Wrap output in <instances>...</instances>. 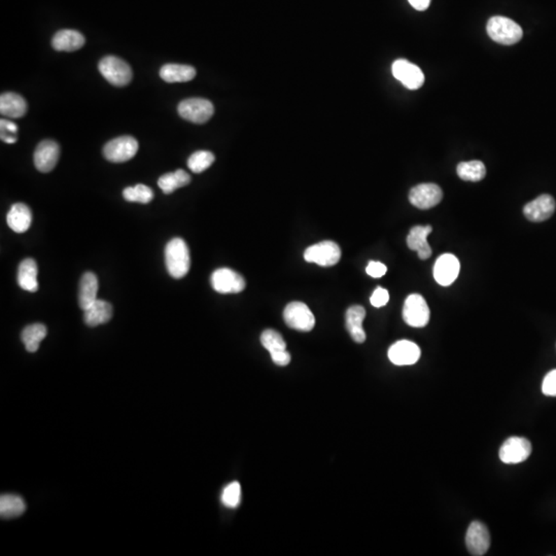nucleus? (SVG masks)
Segmentation results:
<instances>
[{
	"label": "nucleus",
	"instance_id": "34",
	"mask_svg": "<svg viewBox=\"0 0 556 556\" xmlns=\"http://www.w3.org/2000/svg\"><path fill=\"white\" fill-rule=\"evenodd\" d=\"M240 499H241V486L239 482H232L223 490L222 503L226 507L235 509L239 506Z\"/></svg>",
	"mask_w": 556,
	"mask_h": 556
},
{
	"label": "nucleus",
	"instance_id": "12",
	"mask_svg": "<svg viewBox=\"0 0 556 556\" xmlns=\"http://www.w3.org/2000/svg\"><path fill=\"white\" fill-rule=\"evenodd\" d=\"M393 77L409 90H417L425 83V75L417 65L405 59L396 60L391 66Z\"/></svg>",
	"mask_w": 556,
	"mask_h": 556
},
{
	"label": "nucleus",
	"instance_id": "38",
	"mask_svg": "<svg viewBox=\"0 0 556 556\" xmlns=\"http://www.w3.org/2000/svg\"><path fill=\"white\" fill-rule=\"evenodd\" d=\"M386 266L380 263V262L371 261L368 264L367 268H366V272H367L368 276L374 278H382L386 273Z\"/></svg>",
	"mask_w": 556,
	"mask_h": 556
},
{
	"label": "nucleus",
	"instance_id": "7",
	"mask_svg": "<svg viewBox=\"0 0 556 556\" xmlns=\"http://www.w3.org/2000/svg\"><path fill=\"white\" fill-rule=\"evenodd\" d=\"M283 319L290 328L301 332H309L315 328V315L305 303H290L283 311Z\"/></svg>",
	"mask_w": 556,
	"mask_h": 556
},
{
	"label": "nucleus",
	"instance_id": "28",
	"mask_svg": "<svg viewBox=\"0 0 556 556\" xmlns=\"http://www.w3.org/2000/svg\"><path fill=\"white\" fill-rule=\"evenodd\" d=\"M191 181V176L189 173L183 170H177L172 173H166L162 175L158 181V186L163 191L164 194H172L175 190L189 185Z\"/></svg>",
	"mask_w": 556,
	"mask_h": 556
},
{
	"label": "nucleus",
	"instance_id": "3",
	"mask_svg": "<svg viewBox=\"0 0 556 556\" xmlns=\"http://www.w3.org/2000/svg\"><path fill=\"white\" fill-rule=\"evenodd\" d=\"M98 69L108 83L116 87L128 85L133 77L130 65L114 56L103 58L99 62Z\"/></svg>",
	"mask_w": 556,
	"mask_h": 556
},
{
	"label": "nucleus",
	"instance_id": "18",
	"mask_svg": "<svg viewBox=\"0 0 556 556\" xmlns=\"http://www.w3.org/2000/svg\"><path fill=\"white\" fill-rule=\"evenodd\" d=\"M432 226H415L411 228L407 237V246L415 250L419 259L427 260L432 256V248L428 243V236L432 233Z\"/></svg>",
	"mask_w": 556,
	"mask_h": 556
},
{
	"label": "nucleus",
	"instance_id": "6",
	"mask_svg": "<svg viewBox=\"0 0 556 556\" xmlns=\"http://www.w3.org/2000/svg\"><path fill=\"white\" fill-rule=\"evenodd\" d=\"M179 114L181 118L195 124H204L213 116V103L207 99L189 98L179 103Z\"/></svg>",
	"mask_w": 556,
	"mask_h": 556
},
{
	"label": "nucleus",
	"instance_id": "9",
	"mask_svg": "<svg viewBox=\"0 0 556 556\" xmlns=\"http://www.w3.org/2000/svg\"><path fill=\"white\" fill-rule=\"evenodd\" d=\"M532 444L523 437H510L499 449V460L507 465L520 464L529 458Z\"/></svg>",
	"mask_w": 556,
	"mask_h": 556
},
{
	"label": "nucleus",
	"instance_id": "20",
	"mask_svg": "<svg viewBox=\"0 0 556 556\" xmlns=\"http://www.w3.org/2000/svg\"><path fill=\"white\" fill-rule=\"evenodd\" d=\"M366 317L364 307L354 305L346 311V328L354 343H364L366 333L363 329V322Z\"/></svg>",
	"mask_w": 556,
	"mask_h": 556
},
{
	"label": "nucleus",
	"instance_id": "10",
	"mask_svg": "<svg viewBox=\"0 0 556 556\" xmlns=\"http://www.w3.org/2000/svg\"><path fill=\"white\" fill-rule=\"evenodd\" d=\"M443 198V192L436 183H421L409 193V201L419 209H430L438 205Z\"/></svg>",
	"mask_w": 556,
	"mask_h": 556
},
{
	"label": "nucleus",
	"instance_id": "21",
	"mask_svg": "<svg viewBox=\"0 0 556 556\" xmlns=\"http://www.w3.org/2000/svg\"><path fill=\"white\" fill-rule=\"evenodd\" d=\"M6 222L14 232H26L31 226V211L24 203H16L10 207V211L6 216Z\"/></svg>",
	"mask_w": 556,
	"mask_h": 556
},
{
	"label": "nucleus",
	"instance_id": "35",
	"mask_svg": "<svg viewBox=\"0 0 556 556\" xmlns=\"http://www.w3.org/2000/svg\"><path fill=\"white\" fill-rule=\"evenodd\" d=\"M0 130H1V140L6 144H15L18 140L17 137V132H18V126L15 124L12 121L3 120L0 121Z\"/></svg>",
	"mask_w": 556,
	"mask_h": 556
},
{
	"label": "nucleus",
	"instance_id": "25",
	"mask_svg": "<svg viewBox=\"0 0 556 556\" xmlns=\"http://www.w3.org/2000/svg\"><path fill=\"white\" fill-rule=\"evenodd\" d=\"M98 279L92 272H86L80 281L79 304L83 310L97 300L98 294Z\"/></svg>",
	"mask_w": 556,
	"mask_h": 556
},
{
	"label": "nucleus",
	"instance_id": "2",
	"mask_svg": "<svg viewBox=\"0 0 556 556\" xmlns=\"http://www.w3.org/2000/svg\"><path fill=\"white\" fill-rule=\"evenodd\" d=\"M488 34L493 42L511 45L520 42L523 31L520 26L506 17L495 16L488 23Z\"/></svg>",
	"mask_w": 556,
	"mask_h": 556
},
{
	"label": "nucleus",
	"instance_id": "22",
	"mask_svg": "<svg viewBox=\"0 0 556 556\" xmlns=\"http://www.w3.org/2000/svg\"><path fill=\"white\" fill-rule=\"evenodd\" d=\"M112 317V306L107 301L97 299L86 310H84V321L87 326L94 328L107 324Z\"/></svg>",
	"mask_w": 556,
	"mask_h": 556
},
{
	"label": "nucleus",
	"instance_id": "33",
	"mask_svg": "<svg viewBox=\"0 0 556 556\" xmlns=\"http://www.w3.org/2000/svg\"><path fill=\"white\" fill-rule=\"evenodd\" d=\"M261 343L270 354L287 350V343L283 340V336L274 330L264 331L261 336Z\"/></svg>",
	"mask_w": 556,
	"mask_h": 556
},
{
	"label": "nucleus",
	"instance_id": "4",
	"mask_svg": "<svg viewBox=\"0 0 556 556\" xmlns=\"http://www.w3.org/2000/svg\"><path fill=\"white\" fill-rule=\"evenodd\" d=\"M138 151V142L132 136L125 135L114 138L105 144L103 155L112 163H124L135 157Z\"/></svg>",
	"mask_w": 556,
	"mask_h": 556
},
{
	"label": "nucleus",
	"instance_id": "13",
	"mask_svg": "<svg viewBox=\"0 0 556 556\" xmlns=\"http://www.w3.org/2000/svg\"><path fill=\"white\" fill-rule=\"evenodd\" d=\"M466 546L470 555H486L490 547V535L486 525L480 521H473L466 534Z\"/></svg>",
	"mask_w": 556,
	"mask_h": 556
},
{
	"label": "nucleus",
	"instance_id": "31",
	"mask_svg": "<svg viewBox=\"0 0 556 556\" xmlns=\"http://www.w3.org/2000/svg\"><path fill=\"white\" fill-rule=\"evenodd\" d=\"M123 197L129 202H138L148 204L153 199V192L148 186L136 185L135 187H128L123 191Z\"/></svg>",
	"mask_w": 556,
	"mask_h": 556
},
{
	"label": "nucleus",
	"instance_id": "24",
	"mask_svg": "<svg viewBox=\"0 0 556 556\" xmlns=\"http://www.w3.org/2000/svg\"><path fill=\"white\" fill-rule=\"evenodd\" d=\"M27 112V103L16 93H4L0 96V112L8 118H22Z\"/></svg>",
	"mask_w": 556,
	"mask_h": 556
},
{
	"label": "nucleus",
	"instance_id": "39",
	"mask_svg": "<svg viewBox=\"0 0 556 556\" xmlns=\"http://www.w3.org/2000/svg\"><path fill=\"white\" fill-rule=\"evenodd\" d=\"M270 356H271L274 364L280 366V367H285V366L289 365L290 362H291V354H290V352H287V350L274 352V354H271Z\"/></svg>",
	"mask_w": 556,
	"mask_h": 556
},
{
	"label": "nucleus",
	"instance_id": "14",
	"mask_svg": "<svg viewBox=\"0 0 556 556\" xmlns=\"http://www.w3.org/2000/svg\"><path fill=\"white\" fill-rule=\"evenodd\" d=\"M460 264L458 257L452 254H444L438 257L434 266V278L443 287H449L458 278Z\"/></svg>",
	"mask_w": 556,
	"mask_h": 556
},
{
	"label": "nucleus",
	"instance_id": "29",
	"mask_svg": "<svg viewBox=\"0 0 556 556\" xmlns=\"http://www.w3.org/2000/svg\"><path fill=\"white\" fill-rule=\"evenodd\" d=\"M26 504L20 495H2L0 497V515L2 518H16L25 512Z\"/></svg>",
	"mask_w": 556,
	"mask_h": 556
},
{
	"label": "nucleus",
	"instance_id": "37",
	"mask_svg": "<svg viewBox=\"0 0 556 556\" xmlns=\"http://www.w3.org/2000/svg\"><path fill=\"white\" fill-rule=\"evenodd\" d=\"M389 294L387 290L384 289V287H377L375 291L373 292L372 294L371 298H370V302L371 304L373 305L374 307H380L385 306L389 302Z\"/></svg>",
	"mask_w": 556,
	"mask_h": 556
},
{
	"label": "nucleus",
	"instance_id": "19",
	"mask_svg": "<svg viewBox=\"0 0 556 556\" xmlns=\"http://www.w3.org/2000/svg\"><path fill=\"white\" fill-rule=\"evenodd\" d=\"M85 38L81 32L73 29H62L54 36L52 45L56 51L75 52L85 45Z\"/></svg>",
	"mask_w": 556,
	"mask_h": 556
},
{
	"label": "nucleus",
	"instance_id": "30",
	"mask_svg": "<svg viewBox=\"0 0 556 556\" xmlns=\"http://www.w3.org/2000/svg\"><path fill=\"white\" fill-rule=\"evenodd\" d=\"M458 176L466 181H480L486 177V165L481 161L474 160V161L462 162L458 164L456 168Z\"/></svg>",
	"mask_w": 556,
	"mask_h": 556
},
{
	"label": "nucleus",
	"instance_id": "15",
	"mask_svg": "<svg viewBox=\"0 0 556 556\" xmlns=\"http://www.w3.org/2000/svg\"><path fill=\"white\" fill-rule=\"evenodd\" d=\"M556 203L550 195L543 194L535 200L525 204L523 213L531 222L540 223L548 220L555 213Z\"/></svg>",
	"mask_w": 556,
	"mask_h": 556
},
{
	"label": "nucleus",
	"instance_id": "16",
	"mask_svg": "<svg viewBox=\"0 0 556 556\" xmlns=\"http://www.w3.org/2000/svg\"><path fill=\"white\" fill-rule=\"evenodd\" d=\"M60 157V148L53 140H43L34 153V165L38 172H52L57 165Z\"/></svg>",
	"mask_w": 556,
	"mask_h": 556
},
{
	"label": "nucleus",
	"instance_id": "11",
	"mask_svg": "<svg viewBox=\"0 0 556 556\" xmlns=\"http://www.w3.org/2000/svg\"><path fill=\"white\" fill-rule=\"evenodd\" d=\"M211 281L214 291L220 294H237L246 289L244 278L229 268L216 270Z\"/></svg>",
	"mask_w": 556,
	"mask_h": 556
},
{
	"label": "nucleus",
	"instance_id": "5",
	"mask_svg": "<svg viewBox=\"0 0 556 556\" xmlns=\"http://www.w3.org/2000/svg\"><path fill=\"white\" fill-rule=\"evenodd\" d=\"M403 319L408 326L423 328L430 322V308L427 301L419 294L409 295L403 307Z\"/></svg>",
	"mask_w": 556,
	"mask_h": 556
},
{
	"label": "nucleus",
	"instance_id": "40",
	"mask_svg": "<svg viewBox=\"0 0 556 556\" xmlns=\"http://www.w3.org/2000/svg\"><path fill=\"white\" fill-rule=\"evenodd\" d=\"M409 3L417 10H426L430 6V0H408Z\"/></svg>",
	"mask_w": 556,
	"mask_h": 556
},
{
	"label": "nucleus",
	"instance_id": "1",
	"mask_svg": "<svg viewBox=\"0 0 556 556\" xmlns=\"http://www.w3.org/2000/svg\"><path fill=\"white\" fill-rule=\"evenodd\" d=\"M165 264L168 273L175 279L187 276L191 266L190 250L185 240L173 238L165 248Z\"/></svg>",
	"mask_w": 556,
	"mask_h": 556
},
{
	"label": "nucleus",
	"instance_id": "8",
	"mask_svg": "<svg viewBox=\"0 0 556 556\" xmlns=\"http://www.w3.org/2000/svg\"><path fill=\"white\" fill-rule=\"evenodd\" d=\"M341 257L338 244L333 241H322L309 246L304 253L305 261L315 263L322 267L336 265Z\"/></svg>",
	"mask_w": 556,
	"mask_h": 556
},
{
	"label": "nucleus",
	"instance_id": "27",
	"mask_svg": "<svg viewBox=\"0 0 556 556\" xmlns=\"http://www.w3.org/2000/svg\"><path fill=\"white\" fill-rule=\"evenodd\" d=\"M47 326L43 324H32L26 326L21 334V339L28 352H38L40 343L47 336Z\"/></svg>",
	"mask_w": 556,
	"mask_h": 556
},
{
	"label": "nucleus",
	"instance_id": "17",
	"mask_svg": "<svg viewBox=\"0 0 556 556\" xmlns=\"http://www.w3.org/2000/svg\"><path fill=\"white\" fill-rule=\"evenodd\" d=\"M421 348L412 341H398L389 347V359L397 366L414 365L421 359Z\"/></svg>",
	"mask_w": 556,
	"mask_h": 556
},
{
	"label": "nucleus",
	"instance_id": "26",
	"mask_svg": "<svg viewBox=\"0 0 556 556\" xmlns=\"http://www.w3.org/2000/svg\"><path fill=\"white\" fill-rule=\"evenodd\" d=\"M160 77L167 83H186L196 77V69L190 65L166 64L160 69Z\"/></svg>",
	"mask_w": 556,
	"mask_h": 556
},
{
	"label": "nucleus",
	"instance_id": "23",
	"mask_svg": "<svg viewBox=\"0 0 556 556\" xmlns=\"http://www.w3.org/2000/svg\"><path fill=\"white\" fill-rule=\"evenodd\" d=\"M38 264L33 259H25L21 262L18 269L19 287L24 291L36 293L38 291Z\"/></svg>",
	"mask_w": 556,
	"mask_h": 556
},
{
	"label": "nucleus",
	"instance_id": "32",
	"mask_svg": "<svg viewBox=\"0 0 556 556\" xmlns=\"http://www.w3.org/2000/svg\"><path fill=\"white\" fill-rule=\"evenodd\" d=\"M214 162V156L211 151H198L192 153L191 157L188 160V167L195 173L205 172L207 168L211 167Z\"/></svg>",
	"mask_w": 556,
	"mask_h": 556
},
{
	"label": "nucleus",
	"instance_id": "36",
	"mask_svg": "<svg viewBox=\"0 0 556 556\" xmlns=\"http://www.w3.org/2000/svg\"><path fill=\"white\" fill-rule=\"evenodd\" d=\"M542 391L548 397H556V369L545 376L542 384Z\"/></svg>",
	"mask_w": 556,
	"mask_h": 556
}]
</instances>
